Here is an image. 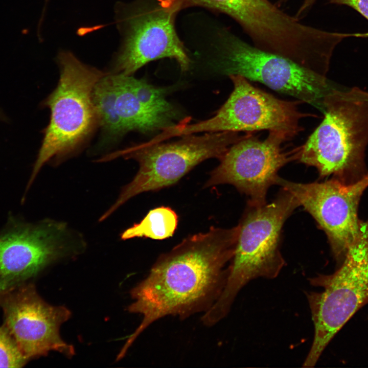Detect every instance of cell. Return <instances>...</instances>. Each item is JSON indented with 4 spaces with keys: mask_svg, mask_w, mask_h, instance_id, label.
<instances>
[{
    "mask_svg": "<svg viewBox=\"0 0 368 368\" xmlns=\"http://www.w3.org/2000/svg\"><path fill=\"white\" fill-rule=\"evenodd\" d=\"M0 307L3 324L28 361L53 351L68 357L75 354L74 347L65 342L59 333L71 311L45 302L33 285L25 283L1 294Z\"/></svg>",
    "mask_w": 368,
    "mask_h": 368,
    "instance_id": "obj_14",
    "label": "cell"
},
{
    "mask_svg": "<svg viewBox=\"0 0 368 368\" xmlns=\"http://www.w3.org/2000/svg\"><path fill=\"white\" fill-rule=\"evenodd\" d=\"M317 0H304V4L307 7H312Z\"/></svg>",
    "mask_w": 368,
    "mask_h": 368,
    "instance_id": "obj_18",
    "label": "cell"
},
{
    "mask_svg": "<svg viewBox=\"0 0 368 368\" xmlns=\"http://www.w3.org/2000/svg\"><path fill=\"white\" fill-rule=\"evenodd\" d=\"M239 229V224L230 228L212 226L157 258L147 277L130 291L134 301L128 311L141 315L142 320L121 349L122 354L158 319L169 315L185 319L213 306L225 285Z\"/></svg>",
    "mask_w": 368,
    "mask_h": 368,
    "instance_id": "obj_1",
    "label": "cell"
},
{
    "mask_svg": "<svg viewBox=\"0 0 368 368\" xmlns=\"http://www.w3.org/2000/svg\"><path fill=\"white\" fill-rule=\"evenodd\" d=\"M228 77L233 84V90L215 115L194 124H189V120L180 122L172 129L173 136L201 132L266 130L280 133L288 141L302 130L300 124L302 119L311 116L298 110L300 101L279 99L254 86L242 76Z\"/></svg>",
    "mask_w": 368,
    "mask_h": 368,
    "instance_id": "obj_9",
    "label": "cell"
},
{
    "mask_svg": "<svg viewBox=\"0 0 368 368\" xmlns=\"http://www.w3.org/2000/svg\"><path fill=\"white\" fill-rule=\"evenodd\" d=\"M310 283L323 288L306 294L314 327L313 340L303 367L314 366L335 335L368 303V219L333 274H319Z\"/></svg>",
    "mask_w": 368,
    "mask_h": 368,
    "instance_id": "obj_5",
    "label": "cell"
},
{
    "mask_svg": "<svg viewBox=\"0 0 368 368\" xmlns=\"http://www.w3.org/2000/svg\"><path fill=\"white\" fill-rule=\"evenodd\" d=\"M244 136L233 131L206 132L201 135L189 134L173 142L148 141L120 152L118 155L137 161L139 169L102 218L106 219L138 194L174 185L204 160L211 158L220 159L232 145Z\"/></svg>",
    "mask_w": 368,
    "mask_h": 368,
    "instance_id": "obj_6",
    "label": "cell"
},
{
    "mask_svg": "<svg viewBox=\"0 0 368 368\" xmlns=\"http://www.w3.org/2000/svg\"><path fill=\"white\" fill-rule=\"evenodd\" d=\"M288 141L282 134L269 132L261 141L250 133L232 145L210 173L204 187L220 184L234 186L248 197V204L266 203L268 189L277 183L281 168L296 160V148L286 151L282 144Z\"/></svg>",
    "mask_w": 368,
    "mask_h": 368,
    "instance_id": "obj_13",
    "label": "cell"
},
{
    "mask_svg": "<svg viewBox=\"0 0 368 368\" xmlns=\"http://www.w3.org/2000/svg\"><path fill=\"white\" fill-rule=\"evenodd\" d=\"M129 8L116 62L119 73L132 75L146 63L164 58L175 60L182 71H188L191 61L175 28L178 12L162 0H137Z\"/></svg>",
    "mask_w": 368,
    "mask_h": 368,
    "instance_id": "obj_11",
    "label": "cell"
},
{
    "mask_svg": "<svg viewBox=\"0 0 368 368\" xmlns=\"http://www.w3.org/2000/svg\"><path fill=\"white\" fill-rule=\"evenodd\" d=\"M216 65L221 74L261 83L322 112L324 98L334 88L326 76L251 45L228 31L221 35Z\"/></svg>",
    "mask_w": 368,
    "mask_h": 368,
    "instance_id": "obj_8",
    "label": "cell"
},
{
    "mask_svg": "<svg viewBox=\"0 0 368 368\" xmlns=\"http://www.w3.org/2000/svg\"><path fill=\"white\" fill-rule=\"evenodd\" d=\"M178 216L168 206H162L151 210L138 223L121 234L123 240L136 237L163 240L172 237L177 226Z\"/></svg>",
    "mask_w": 368,
    "mask_h": 368,
    "instance_id": "obj_15",
    "label": "cell"
},
{
    "mask_svg": "<svg viewBox=\"0 0 368 368\" xmlns=\"http://www.w3.org/2000/svg\"><path fill=\"white\" fill-rule=\"evenodd\" d=\"M28 362L3 324L0 326V367L20 368Z\"/></svg>",
    "mask_w": 368,
    "mask_h": 368,
    "instance_id": "obj_16",
    "label": "cell"
},
{
    "mask_svg": "<svg viewBox=\"0 0 368 368\" xmlns=\"http://www.w3.org/2000/svg\"><path fill=\"white\" fill-rule=\"evenodd\" d=\"M58 61L59 82L43 102L50 109V120L43 130L44 136L27 188L45 163L74 152L98 123L93 92L105 73L84 64L70 53L60 54Z\"/></svg>",
    "mask_w": 368,
    "mask_h": 368,
    "instance_id": "obj_4",
    "label": "cell"
},
{
    "mask_svg": "<svg viewBox=\"0 0 368 368\" xmlns=\"http://www.w3.org/2000/svg\"><path fill=\"white\" fill-rule=\"evenodd\" d=\"M333 4L348 6L361 14L368 20V0H328ZM356 37H368V32L353 34Z\"/></svg>",
    "mask_w": 368,
    "mask_h": 368,
    "instance_id": "obj_17",
    "label": "cell"
},
{
    "mask_svg": "<svg viewBox=\"0 0 368 368\" xmlns=\"http://www.w3.org/2000/svg\"><path fill=\"white\" fill-rule=\"evenodd\" d=\"M300 206L295 197L282 188L270 203L247 204L239 224L235 251L224 287L213 306L202 316L212 326L228 313L240 290L258 278L273 279L285 264L280 249L281 231L287 219Z\"/></svg>",
    "mask_w": 368,
    "mask_h": 368,
    "instance_id": "obj_3",
    "label": "cell"
},
{
    "mask_svg": "<svg viewBox=\"0 0 368 368\" xmlns=\"http://www.w3.org/2000/svg\"><path fill=\"white\" fill-rule=\"evenodd\" d=\"M324 118L306 142L296 148L297 159L316 168L320 177L349 183L366 173L368 92L358 87L333 88L323 101Z\"/></svg>",
    "mask_w": 368,
    "mask_h": 368,
    "instance_id": "obj_2",
    "label": "cell"
},
{
    "mask_svg": "<svg viewBox=\"0 0 368 368\" xmlns=\"http://www.w3.org/2000/svg\"><path fill=\"white\" fill-rule=\"evenodd\" d=\"M277 184L291 193L315 220L326 234L336 259L343 258L360 233L362 221L358 209L368 187V172L349 183L334 178L305 183L279 177Z\"/></svg>",
    "mask_w": 368,
    "mask_h": 368,
    "instance_id": "obj_12",
    "label": "cell"
},
{
    "mask_svg": "<svg viewBox=\"0 0 368 368\" xmlns=\"http://www.w3.org/2000/svg\"><path fill=\"white\" fill-rule=\"evenodd\" d=\"M93 99L98 123L109 137L163 131L182 120L164 88L132 75L105 74L95 86Z\"/></svg>",
    "mask_w": 368,
    "mask_h": 368,
    "instance_id": "obj_7",
    "label": "cell"
},
{
    "mask_svg": "<svg viewBox=\"0 0 368 368\" xmlns=\"http://www.w3.org/2000/svg\"><path fill=\"white\" fill-rule=\"evenodd\" d=\"M84 245L65 223L52 220L14 229L0 237V295L51 263L81 252Z\"/></svg>",
    "mask_w": 368,
    "mask_h": 368,
    "instance_id": "obj_10",
    "label": "cell"
}]
</instances>
